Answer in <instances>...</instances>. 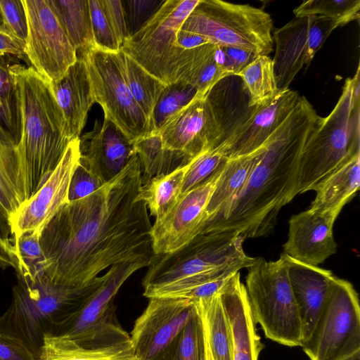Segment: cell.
<instances>
[{"mask_svg": "<svg viewBox=\"0 0 360 360\" xmlns=\"http://www.w3.org/2000/svg\"><path fill=\"white\" fill-rule=\"evenodd\" d=\"M84 59L95 102L105 119L115 124L134 143L153 132L150 122L134 99L126 83L118 52L94 46L77 56Z\"/></svg>", "mask_w": 360, "mask_h": 360, "instance_id": "cell-10", "label": "cell"}, {"mask_svg": "<svg viewBox=\"0 0 360 360\" xmlns=\"http://www.w3.org/2000/svg\"><path fill=\"white\" fill-rule=\"evenodd\" d=\"M41 233L27 231L14 238L18 278L33 281L44 275L47 265L40 245Z\"/></svg>", "mask_w": 360, "mask_h": 360, "instance_id": "cell-37", "label": "cell"}, {"mask_svg": "<svg viewBox=\"0 0 360 360\" xmlns=\"http://www.w3.org/2000/svg\"><path fill=\"white\" fill-rule=\"evenodd\" d=\"M359 0H309L295 8L293 13L295 17L319 15L332 20L339 27L359 20Z\"/></svg>", "mask_w": 360, "mask_h": 360, "instance_id": "cell-38", "label": "cell"}, {"mask_svg": "<svg viewBox=\"0 0 360 360\" xmlns=\"http://www.w3.org/2000/svg\"><path fill=\"white\" fill-rule=\"evenodd\" d=\"M213 360H233V340L220 292L196 301Z\"/></svg>", "mask_w": 360, "mask_h": 360, "instance_id": "cell-30", "label": "cell"}, {"mask_svg": "<svg viewBox=\"0 0 360 360\" xmlns=\"http://www.w3.org/2000/svg\"><path fill=\"white\" fill-rule=\"evenodd\" d=\"M225 53L226 70L229 76L237 75L259 55L233 47L222 46Z\"/></svg>", "mask_w": 360, "mask_h": 360, "instance_id": "cell-49", "label": "cell"}, {"mask_svg": "<svg viewBox=\"0 0 360 360\" xmlns=\"http://www.w3.org/2000/svg\"><path fill=\"white\" fill-rule=\"evenodd\" d=\"M196 94V90L184 82L166 84L152 115L153 132H157L171 116L188 104Z\"/></svg>", "mask_w": 360, "mask_h": 360, "instance_id": "cell-39", "label": "cell"}, {"mask_svg": "<svg viewBox=\"0 0 360 360\" xmlns=\"http://www.w3.org/2000/svg\"><path fill=\"white\" fill-rule=\"evenodd\" d=\"M273 20L264 10L249 4L221 0H199L180 31L209 44L268 56L273 50Z\"/></svg>", "mask_w": 360, "mask_h": 360, "instance_id": "cell-8", "label": "cell"}, {"mask_svg": "<svg viewBox=\"0 0 360 360\" xmlns=\"http://www.w3.org/2000/svg\"><path fill=\"white\" fill-rule=\"evenodd\" d=\"M320 116L300 96L284 122L265 142L264 153L225 217L201 232H235L245 240L269 235L281 208L297 195L304 145Z\"/></svg>", "mask_w": 360, "mask_h": 360, "instance_id": "cell-2", "label": "cell"}, {"mask_svg": "<svg viewBox=\"0 0 360 360\" xmlns=\"http://www.w3.org/2000/svg\"><path fill=\"white\" fill-rule=\"evenodd\" d=\"M0 11L5 30L26 42L27 20L22 0H0Z\"/></svg>", "mask_w": 360, "mask_h": 360, "instance_id": "cell-42", "label": "cell"}, {"mask_svg": "<svg viewBox=\"0 0 360 360\" xmlns=\"http://www.w3.org/2000/svg\"><path fill=\"white\" fill-rule=\"evenodd\" d=\"M245 239L235 232L200 233L178 250L155 255L143 278V295L174 297L229 273L248 269L257 260L246 255Z\"/></svg>", "mask_w": 360, "mask_h": 360, "instance_id": "cell-4", "label": "cell"}, {"mask_svg": "<svg viewBox=\"0 0 360 360\" xmlns=\"http://www.w3.org/2000/svg\"><path fill=\"white\" fill-rule=\"evenodd\" d=\"M120 56L123 75L131 94L151 124L155 107L166 84L121 50Z\"/></svg>", "mask_w": 360, "mask_h": 360, "instance_id": "cell-34", "label": "cell"}, {"mask_svg": "<svg viewBox=\"0 0 360 360\" xmlns=\"http://www.w3.org/2000/svg\"><path fill=\"white\" fill-rule=\"evenodd\" d=\"M360 81L347 78L330 114L320 117L300 155L297 195L314 188L346 158L360 151Z\"/></svg>", "mask_w": 360, "mask_h": 360, "instance_id": "cell-6", "label": "cell"}, {"mask_svg": "<svg viewBox=\"0 0 360 360\" xmlns=\"http://www.w3.org/2000/svg\"><path fill=\"white\" fill-rule=\"evenodd\" d=\"M222 167L202 184L180 195L173 208L162 219L155 220L151 236L156 255L178 250L201 232L206 208Z\"/></svg>", "mask_w": 360, "mask_h": 360, "instance_id": "cell-17", "label": "cell"}, {"mask_svg": "<svg viewBox=\"0 0 360 360\" xmlns=\"http://www.w3.org/2000/svg\"><path fill=\"white\" fill-rule=\"evenodd\" d=\"M18 86L21 136L16 146L25 201L47 181L72 141L49 82L32 67L12 64Z\"/></svg>", "mask_w": 360, "mask_h": 360, "instance_id": "cell-3", "label": "cell"}, {"mask_svg": "<svg viewBox=\"0 0 360 360\" xmlns=\"http://www.w3.org/2000/svg\"><path fill=\"white\" fill-rule=\"evenodd\" d=\"M233 340V360H258L264 348L240 272L220 292Z\"/></svg>", "mask_w": 360, "mask_h": 360, "instance_id": "cell-23", "label": "cell"}, {"mask_svg": "<svg viewBox=\"0 0 360 360\" xmlns=\"http://www.w3.org/2000/svg\"><path fill=\"white\" fill-rule=\"evenodd\" d=\"M39 360H139L131 342L98 347H82L60 335H46Z\"/></svg>", "mask_w": 360, "mask_h": 360, "instance_id": "cell-28", "label": "cell"}, {"mask_svg": "<svg viewBox=\"0 0 360 360\" xmlns=\"http://www.w3.org/2000/svg\"><path fill=\"white\" fill-rule=\"evenodd\" d=\"M245 288L256 323L277 343L302 346V327L288 274L286 255L276 261L257 257L248 268Z\"/></svg>", "mask_w": 360, "mask_h": 360, "instance_id": "cell-7", "label": "cell"}, {"mask_svg": "<svg viewBox=\"0 0 360 360\" xmlns=\"http://www.w3.org/2000/svg\"><path fill=\"white\" fill-rule=\"evenodd\" d=\"M209 44L201 37L179 31L177 34V44L182 49H191L201 45Z\"/></svg>", "mask_w": 360, "mask_h": 360, "instance_id": "cell-52", "label": "cell"}, {"mask_svg": "<svg viewBox=\"0 0 360 360\" xmlns=\"http://www.w3.org/2000/svg\"><path fill=\"white\" fill-rule=\"evenodd\" d=\"M77 53L95 46L89 0H46Z\"/></svg>", "mask_w": 360, "mask_h": 360, "instance_id": "cell-29", "label": "cell"}, {"mask_svg": "<svg viewBox=\"0 0 360 360\" xmlns=\"http://www.w3.org/2000/svg\"><path fill=\"white\" fill-rule=\"evenodd\" d=\"M24 202L18 178L16 146L0 126V203L10 218Z\"/></svg>", "mask_w": 360, "mask_h": 360, "instance_id": "cell-33", "label": "cell"}, {"mask_svg": "<svg viewBox=\"0 0 360 360\" xmlns=\"http://www.w3.org/2000/svg\"><path fill=\"white\" fill-rule=\"evenodd\" d=\"M0 126L11 136L17 146L21 136L20 103L11 104L0 100Z\"/></svg>", "mask_w": 360, "mask_h": 360, "instance_id": "cell-48", "label": "cell"}, {"mask_svg": "<svg viewBox=\"0 0 360 360\" xmlns=\"http://www.w3.org/2000/svg\"><path fill=\"white\" fill-rule=\"evenodd\" d=\"M80 158L103 184L115 177L136 154L134 145L112 122L96 120L94 130L79 137Z\"/></svg>", "mask_w": 360, "mask_h": 360, "instance_id": "cell-20", "label": "cell"}, {"mask_svg": "<svg viewBox=\"0 0 360 360\" xmlns=\"http://www.w3.org/2000/svg\"><path fill=\"white\" fill-rule=\"evenodd\" d=\"M332 20L314 15L295 17L272 35L276 44L274 75L278 90L288 89L297 74L308 66L337 28Z\"/></svg>", "mask_w": 360, "mask_h": 360, "instance_id": "cell-14", "label": "cell"}, {"mask_svg": "<svg viewBox=\"0 0 360 360\" xmlns=\"http://www.w3.org/2000/svg\"><path fill=\"white\" fill-rule=\"evenodd\" d=\"M199 0H166L121 51L165 84L175 82L180 56L177 34Z\"/></svg>", "mask_w": 360, "mask_h": 360, "instance_id": "cell-9", "label": "cell"}, {"mask_svg": "<svg viewBox=\"0 0 360 360\" xmlns=\"http://www.w3.org/2000/svg\"><path fill=\"white\" fill-rule=\"evenodd\" d=\"M27 20L26 57L49 82L60 79L74 64L77 51L46 0H22Z\"/></svg>", "mask_w": 360, "mask_h": 360, "instance_id": "cell-13", "label": "cell"}, {"mask_svg": "<svg viewBox=\"0 0 360 360\" xmlns=\"http://www.w3.org/2000/svg\"><path fill=\"white\" fill-rule=\"evenodd\" d=\"M103 184L89 169L80 158L71 177L68 190V201H74L89 195Z\"/></svg>", "mask_w": 360, "mask_h": 360, "instance_id": "cell-43", "label": "cell"}, {"mask_svg": "<svg viewBox=\"0 0 360 360\" xmlns=\"http://www.w3.org/2000/svg\"><path fill=\"white\" fill-rule=\"evenodd\" d=\"M157 133L165 148L189 160L217 146L226 138L217 109L207 94H198L171 116Z\"/></svg>", "mask_w": 360, "mask_h": 360, "instance_id": "cell-15", "label": "cell"}, {"mask_svg": "<svg viewBox=\"0 0 360 360\" xmlns=\"http://www.w3.org/2000/svg\"><path fill=\"white\" fill-rule=\"evenodd\" d=\"M0 360H37L22 344L0 333Z\"/></svg>", "mask_w": 360, "mask_h": 360, "instance_id": "cell-50", "label": "cell"}, {"mask_svg": "<svg viewBox=\"0 0 360 360\" xmlns=\"http://www.w3.org/2000/svg\"><path fill=\"white\" fill-rule=\"evenodd\" d=\"M163 1L132 0L125 1L129 15H127L130 36L138 31L155 13Z\"/></svg>", "mask_w": 360, "mask_h": 360, "instance_id": "cell-46", "label": "cell"}, {"mask_svg": "<svg viewBox=\"0 0 360 360\" xmlns=\"http://www.w3.org/2000/svg\"><path fill=\"white\" fill-rule=\"evenodd\" d=\"M49 84L71 139H79L89 110L96 103L84 59L77 56L76 62L60 79Z\"/></svg>", "mask_w": 360, "mask_h": 360, "instance_id": "cell-24", "label": "cell"}, {"mask_svg": "<svg viewBox=\"0 0 360 360\" xmlns=\"http://www.w3.org/2000/svg\"><path fill=\"white\" fill-rule=\"evenodd\" d=\"M344 360H360V351L356 352L353 355L347 357Z\"/></svg>", "mask_w": 360, "mask_h": 360, "instance_id": "cell-54", "label": "cell"}, {"mask_svg": "<svg viewBox=\"0 0 360 360\" xmlns=\"http://www.w3.org/2000/svg\"><path fill=\"white\" fill-rule=\"evenodd\" d=\"M155 360H207L203 323L197 305L189 321Z\"/></svg>", "mask_w": 360, "mask_h": 360, "instance_id": "cell-36", "label": "cell"}, {"mask_svg": "<svg viewBox=\"0 0 360 360\" xmlns=\"http://www.w3.org/2000/svg\"><path fill=\"white\" fill-rule=\"evenodd\" d=\"M0 266L17 269L15 255L14 238L9 221V217L0 203Z\"/></svg>", "mask_w": 360, "mask_h": 360, "instance_id": "cell-45", "label": "cell"}, {"mask_svg": "<svg viewBox=\"0 0 360 360\" xmlns=\"http://www.w3.org/2000/svg\"><path fill=\"white\" fill-rule=\"evenodd\" d=\"M229 77L218 63L216 45L205 44L183 50L177 65L175 82H184L200 95L207 94L221 80Z\"/></svg>", "mask_w": 360, "mask_h": 360, "instance_id": "cell-27", "label": "cell"}, {"mask_svg": "<svg viewBox=\"0 0 360 360\" xmlns=\"http://www.w3.org/2000/svg\"><path fill=\"white\" fill-rule=\"evenodd\" d=\"M141 262H122L110 266L103 281L79 311L58 335L85 347L112 345L130 340L117 321L114 304L120 287L136 271L146 267Z\"/></svg>", "mask_w": 360, "mask_h": 360, "instance_id": "cell-12", "label": "cell"}, {"mask_svg": "<svg viewBox=\"0 0 360 360\" xmlns=\"http://www.w3.org/2000/svg\"><path fill=\"white\" fill-rule=\"evenodd\" d=\"M105 16L121 47L130 37L127 11L123 1L99 0Z\"/></svg>", "mask_w": 360, "mask_h": 360, "instance_id": "cell-44", "label": "cell"}, {"mask_svg": "<svg viewBox=\"0 0 360 360\" xmlns=\"http://www.w3.org/2000/svg\"><path fill=\"white\" fill-rule=\"evenodd\" d=\"M300 96L297 91L288 88L279 91L266 105L254 108L223 141L228 158L249 154L261 147L284 122Z\"/></svg>", "mask_w": 360, "mask_h": 360, "instance_id": "cell-19", "label": "cell"}, {"mask_svg": "<svg viewBox=\"0 0 360 360\" xmlns=\"http://www.w3.org/2000/svg\"><path fill=\"white\" fill-rule=\"evenodd\" d=\"M196 301L152 297L136 320L130 342L139 360H155L196 311Z\"/></svg>", "mask_w": 360, "mask_h": 360, "instance_id": "cell-16", "label": "cell"}, {"mask_svg": "<svg viewBox=\"0 0 360 360\" xmlns=\"http://www.w3.org/2000/svg\"><path fill=\"white\" fill-rule=\"evenodd\" d=\"M103 276L79 287L56 285L44 275L18 278L13 299L0 316V333L22 344L37 360L46 335H58L98 289Z\"/></svg>", "mask_w": 360, "mask_h": 360, "instance_id": "cell-5", "label": "cell"}, {"mask_svg": "<svg viewBox=\"0 0 360 360\" xmlns=\"http://www.w3.org/2000/svg\"><path fill=\"white\" fill-rule=\"evenodd\" d=\"M249 93L248 105L257 108L266 105L278 94L274 63L268 56H258L238 75Z\"/></svg>", "mask_w": 360, "mask_h": 360, "instance_id": "cell-35", "label": "cell"}, {"mask_svg": "<svg viewBox=\"0 0 360 360\" xmlns=\"http://www.w3.org/2000/svg\"><path fill=\"white\" fill-rule=\"evenodd\" d=\"M26 56V42L0 27V58Z\"/></svg>", "mask_w": 360, "mask_h": 360, "instance_id": "cell-51", "label": "cell"}, {"mask_svg": "<svg viewBox=\"0 0 360 360\" xmlns=\"http://www.w3.org/2000/svg\"><path fill=\"white\" fill-rule=\"evenodd\" d=\"M334 221L309 209L289 220L283 253L301 263L318 266L337 252Z\"/></svg>", "mask_w": 360, "mask_h": 360, "instance_id": "cell-21", "label": "cell"}, {"mask_svg": "<svg viewBox=\"0 0 360 360\" xmlns=\"http://www.w3.org/2000/svg\"><path fill=\"white\" fill-rule=\"evenodd\" d=\"M135 154L112 180L83 198L60 207L41 230L44 276L56 285L79 287L104 269L122 262L147 265L156 255Z\"/></svg>", "mask_w": 360, "mask_h": 360, "instance_id": "cell-1", "label": "cell"}, {"mask_svg": "<svg viewBox=\"0 0 360 360\" xmlns=\"http://www.w3.org/2000/svg\"><path fill=\"white\" fill-rule=\"evenodd\" d=\"M3 25V18L0 11V27Z\"/></svg>", "mask_w": 360, "mask_h": 360, "instance_id": "cell-55", "label": "cell"}, {"mask_svg": "<svg viewBox=\"0 0 360 360\" xmlns=\"http://www.w3.org/2000/svg\"><path fill=\"white\" fill-rule=\"evenodd\" d=\"M90 18L96 48L110 52H118L121 45L117 40L99 0H89Z\"/></svg>", "mask_w": 360, "mask_h": 360, "instance_id": "cell-41", "label": "cell"}, {"mask_svg": "<svg viewBox=\"0 0 360 360\" xmlns=\"http://www.w3.org/2000/svg\"><path fill=\"white\" fill-rule=\"evenodd\" d=\"M228 159L226 146L222 141L217 146L207 150L191 160L181 195L206 181L222 167Z\"/></svg>", "mask_w": 360, "mask_h": 360, "instance_id": "cell-40", "label": "cell"}, {"mask_svg": "<svg viewBox=\"0 0 360 360\" xmlns=\"http://www.w3.org/2000/svg\"><path fill=\"white\" fill-rule=\"evenodd\" d=\"M141 165L142 185L151 179L168 174L191 160L163 147L159 133L153 132L133 143Z\"/></svg>", "mask_w": 360, "mask_h": 360, "instance_id": "cell-32", "label": "cell"}, {"mask_svg": "<svg viewBox=\"0 0 360 360\" xmlns=\"http://www.w3.org/2000/svg\"><path fill=\"white\" fill-rule=\"evenodd\" d=\"M189 162L168 174L153 177L141 186L137 200L146 204L155 220L162 219L177 202Z\"/></svg>", "mask_w": 360, "mask_h": 360, "instance_id": "cell-31", "label": "cell"}, {"mask_svg": "<svg viewBox=\"0 0 360 360\" xmlns=\"http://www.w3.org/2000/svg\"><path fill=\"white\" fill-rule=\"evenodd\" d=\"M286 260L290 283L301 318L303 343L315 328L336 276L330 270L301 263L288 255Z\"/></svg>", "mask_w": 360, "mask_h": 360, "instance_id": "cell-22", "label": "cell"}, {"mask_svg": "<svg viewBox=\"0 0 360 360\" xmlns=\"http://www.w3.org/2000/svg\"><path fill=\"white\" fill-rule=\"evenodd\" d=\"M360 186V151L346 158L314 188L316 195L309 210L334 222Z\"/></svg>", "mask_w": 360, "mask_h": 360, "instance_id": "cell-26", "label": "cell"}, {"mask_svg": "<svg viewBox=\"0 0 360 360\" xmlns=\"http://www.w3.org/2000/svg\"><path fill=\"white\" fill-rule=\"evenodd\" d=\"M310 360H344L360 351V307L352 284L336 277L309 338L302 343Z\"/></svg>", "mask_w": 360, "mask_h": 360, "instance_id": "cell-11", "label": "cell"}, {"mask_svg": "<svg viewBox=\"0 0 360 360\" xmlns=\"http://www.w3.org/2000/svg\"><path fill=\"white\" fill-rule=\"evenodd\" d=\"M203 328H204V326H203ZM204 332H205V337L207 360H213V358H212V354H211V352H210V347H209V345H208L207 338V335H206V333H205V328H204Z\"/></svg>", "mask_w": 360, "mask_h": 360, "instance_id": "cell-53", "label": "cell"}, {"mask_svg": "<svg viewBox=\"0 0 360 360\" xmlns=\"http://www.w3.org/2000/svg\"><path fill=\"white\" fill-rule=\"evenodd\" d=\"M11 56L0 58V100L11 104L20 103L18 86L11 66Z\"/></svg>", "mask_w": 360, "mask_h": 360, "instance_id": "cell-47", "label": "cell"}, {"mask_svg": "<svg viewBox=\"0 0 360 360\" xmlns=\"http://www.w3.org/2000/svg\"><path fill=\"white\" fill-rule=\"evenodd\" d=\"M264 148L265 143L249 154L227 160L207 206L205 221L201 232L211 228L225 217L245 188Z\"/></svg>", "mask_w": 360, "mask_h": 360, "instance_id": "cell-25", "label": "cell"}, {"mask_svg": "<svg viewBox=\"0 0 360 360\" xmlns=\"http://www.w3.org/2000/svg\"><path fill=\"white\" fill-rule=\"evenodd\" d=\"M80 158L79 138L68 145L61 160L44 185L9 218L13 238L25 232L42 230L68 201L73 172Z\"/></svg>", "mask_w": 360, "mask_h": 360, "instance_id": "cell-18", "label": "cell"}]
</instances>
